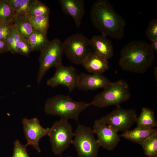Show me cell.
<instances>
[{
	"instance_id": "cell-1",
	"label": "cell",
	"mask_w": 157,
	"mask_h": 157,
	"mask_svg": "<svg viewBox=\"0 0 157 157\" xmlns=\"http://www.w3.org/2000/svg\"><path fill=\"white\" fill-rule=\"evenodd\" d=\"M90 15L95 27L101 35L121 39L124 35L126 22L107 0H97L92 5Z\"/></svg>"
},
{
	"instance_id": "cell-2",
	"label": "cell",
	"mask_w": 157,
	"mask_h": 157,
	"mask_svg": "<svg viewBox=\"0 0 157 157\" xmlns=\"http://www.w3.org/2000/svg\"><path fill=\"white\" fill-rule=\"evenodd\" d=\"M154 51L150 44L144 41H132L121 49L119 65L124 70L143 74L152 65Z\"/></svg>"
},
{
	"instance_id": "cell-3",
	"label": "cell",
	"mask_w": 157,
	"mask_h": 157,
	"mask_svg": "<svg viewBox=\"0 0 157 157\" xmlns=\"http://www.w3.org/2000/svg\"><path fill=\"white\" fill-rule=\"evenodd\" d=\"M89 106V103L75 101L69 96L58 94L47 99L44 110L46 114L59 116L61 119H74L78 122L80 114Z\"/></svg>"
},
{
	"instance_id": "cell-4",
	"label": "cell",
	"mask_w": 157,
	"mask_h": 157,
	"mask_svg": "<svg viewBox=\"0 0 157 157\" xmlns=\"http://www.w3.org/2000/svg\"><path fill=\"white\" fill-rule=\"evenodd\" d=\"M131 97L128 84L124 80H120L112 82L97 94L89 104L90 106L101 108L112 105L117 106L129 100Z\"/></svg>"
},
{
	"instance_id": "cell-5",
	"label": "cell",
	"mask_w": 157,
	"mask_h": 157,
	"mask_svg": "<svg viewBox=\"0 0 157 157\" xmlns=\"http://www.w3.org/2000/svg\"><path fill=\"white\" fill-rule=\"evenodd\" d=\"M64 53L63 43L59 39L49 41L47 45L40 51L39 66L37 82L40 84L47 72L51 68L56 67L62 64Z\"/></svg>"
},
{
	"instance_id": "cell-6",
	"label": "cell",
	"mask_w": 157,
	"mask_h": 157,
	"mask_svg": "<svg viewBox=\"0 0 157 157\" xmlns=\"http://www.w3.org/2000/svg\"><path fill=\"white\" fill-rule=\"evenodd\" d=\"M63 43L64 53L69 60L75 65H82L93 51L90 39L81 33L70 35Z\"/></svg>"
},
{
	"instance_id": "cell-7",
	"label": "cell",
	"mask_w": 157,
	"mask_h": 157,
	"mask_svg": "<svg viewBox=\"0 0 157 157\" xmlns=\"http://www.w3.org/2000/svg\"><path fill=\"white\" fill-rule=\"evenodd\" d=\"M90 127L78 123L72 144L78 157H97L101 146Z\"/></svg>"
},
{
	"instance_id": "cell-8",
	"label": "cell",
	"mask_w": 157,
	"mask_h": 157,
	"mask_svg": "<svg viewBox=\"0 0 157 157\" xmlns=\"http://www.w3.org/2000/svg\"><path fill=\"white\" fill-rule=\"evenodd\" d=\"M48 135L53 153L61 155L72 144L74 133L68 120L60 119L55 121L49 128Z\"/></svg>"
},
{
	"instance_id": "cell-9",
	"label": "cell",
	"mask_w": 157,
	"mask_h": 157,
	"mask_svg": "<svg viewBox=\"0 0 157 157\" xmlns=\"http://www.w3.org/2000/svg\"><path fill=\"white\" fill-rule=\"evenodd\" d=\"M137 119L135 109H125L119 105L99 119L118 131L124 132L129 130Z\"/></svg>"
},
{
	"instance_id": "cell-10",
	"label": "cell",
	"mask_w": 157,
	"mask_h": 157,
	"mask_svg": "<svg viewBox=\"0 0 157 157\" xmlns=\"http://www.w3.org/2000/svg\"><path fill=\"white\" fill-rule=\"evenodd\" d=\"M56 68L54 75L47 81L48 85L53 88L64 86L67 88L70 93L77 88L79 75L74 67L65 66L62 64Z\"/></svg>"
},
{
	"instance_id": "cell-11",
	"label": "cell",
	"mask_w": 157,
	"mask_h": 157,
	"mask_svg": "<svg viewBox=\"0 0 157 157\" xmlns=\"http://www.w3.org/2000/svg\"><path fill=\"white\" fill-rule=\"evenodd\" d=\"M24 132L27 143L25 145L31 146L38 152H41L39 147L40 140L48 135L49 128H44L40 124L38 119L24 118L22 120Z\"/></svg>"
},
{
	"instance_id": "cell-12",
	"label": "cell",
	"mask_w": 157,
	"mask_h": 157,
	"mask_svg": "<svg viewBox=\"0 0 157 157\" xmlns=\"http://www.w3.org/2000/svg\"><path fill=\"white\" fill-rule=\"evenodd\" d=\"M93 127V131L97 135V139L101 146L110 151L117 147L120 137L117 131L100 119L95 120Z\"/></svg>"
},
{
	"instance_id": "cell-13",
	"label": "cell",
	"mask_w": 157,
	"mask_h": 157,
	"mask_svg": "<svg viewBox=\"0 0 157 157\" xmlns=\"http://www.w3.org/2000/svg\"><path fill=\"white\" fill-rule=\"evenodd\" d=\"M112 82L102 74H87L81 73L78 75L77 88L83 91L104 89Z\"/></svg>"
},
{
	"instance_id": "cell-14",
	"label": "cell",
	"mask_w": 157,
	"mask_h": 157,
	"mask_svg": "<svg viewBox=\"0 0 157 157\" xmlns=\"http://www.w3.org/2000/svg\"><path fill=\"white\" fill-rule=\"evenodd\" d=\"M62 11L72 17L77 27L80 26L85 10L83 0H59Z\"/></svg>"
},
{
	"instance_id": "cell-15",
	"label": "cell",
	"mask_w": 157,
	"mask_h": 157,
	"mask_svg": "<svg viewBox=\"0 0 157 157\" xmlns=\"http://www.w3.org/2000/svg\"><path fill=\"white\" fill-rule=\"evenodd\" d=\"M108 60L92 51L85 60L82 65L90 73L102 74L109 69Z\"/></svg>"
},
{
	"instance_id": "cell-16",
	"label": "cell",
	"mask_w": 157,
	"mask_h": 157,
	"mask_svg": "<svg viewBox=\"0 0 157 157\" xmlns=\"http://www.w3.org/2000/svg\"><path fill=\"white\" fill-rule=\"evenodd\" d=\"M102 35L93 36L90 42L93 51L108 60L113 55L112 42Z\"/></svg>"
},
{
	"instance_id": "cell-17",
	"label": "cell",
	"mask_w": 157,
	"mask_h": 157,
	"mask_svg": "<svg viewBox=\"0 0 157 157\" xmlns=\"http://www.w3.org/2000/svg\"><path fill=\"white\" fill-rule=\"evenodd\" d=\"M156 134L157 130L156 128L144 129L136 127L133 130L123 132L120 136L141 145L148 138Z\"/></svg>"
},
{
	"instance_id": "cell-18",
	"label": "cell",
	"mask_w": 157,
	"mask_h": 157,
	"mask_svg": "<svg viewBox=\"0 0 157 157\" xmlns=\"http://www.w3.org/2000/svg\"><path fill=\"white\" fill-rule=\"evenodd\" d=\"M136 122V127L142 129H151L157 126L154 111L147 107L142 108L140 114L137 117Z\"/></svg>"
},
{
	"instance_id": "cell-19",
	"label": "cell",
	"mask_w": 157,
	"mask_h": 157,
	"mask_svg": "<svg viewBox=\"0 0 157 157\" xmlns=\"http://www.w3.org/2000/svg\"><path fill=\"white\" fill-rule=\"evenodd\" d=\"M12 24L22 37L25 39H28L33 29L29 19L25 14L16 15Z\"/></svg>"
},
{
	"instance_id": "cell-20",
	"label": "cell",
	"mask_w": 157,
	"mask_h": 157,
	"mask_svg": "<svg viewBox=\"0 0 157 157\" xmlns=\"http://www.w3.org/2000/svg\"><path fill=\"white\" fill-rule=\"evenodd\" d=\"M27 39L31 45L32 51H40L49 41L47 34L34 29Z\"/></svg>"
},
{
	"instance_id": "cell-21",
	"label": "cell",
	"mask_w": 157,
	"mask_h": 157,
	"mask_svg": "<svg viewBox=\"0 0 157 157\" xmlns=\"http://www.w3.org/2000/svg\"><path fill=\"white\" fill-rule=\"evenodd\" d=\"M16 15L6 0H0V20L5 24L9 25L13 21Z\"/></svg>"
},
{
	"instance_id": "cell-22",
	"label": "cell",
	"mask_w": 157,
	"mask_h": 157,
	"mask_svg": "<svg viewBox=\"0 0 157 157\" xmlns=\"http://www.w3.org/2000/svg\"><path fill=\"white\" fill-rule=\"evenodd\" d=\"M29 19L33 29L47 34L49 25V15L34 16Z\"/></svg>"
},
{
	"instance_id": "cell-23",
	"label": "cell",
	"mask_w": 157,
	"mask_h": 157,
	"mask_svg": "<svg viewBox=\"0 0 157 157\" xmlns=\"http://www.w3.org/2000/svg\"><path fill=\"white\" fill-rule=\"evenodd\" d=\"M49 8L41 1L35 0L25 16L28 18L38 16L49 15Z\"/></svg>"
},
{
	"instance_id": "cell-24",
	"label": "cell",
	"mask_w": 157,
	"mask_h": 157,
	"mask_svg": "<svg viewBox=\"0 0 157 157\" xmlns=\"http://www.w3.org/2000/svg\"><path fill=\"white\" fill-rule=\"evenodd\" d=\"M141 145L146 156L157 157V134L148 138Z\"/></svg>"
},
{
	"instance_id": "cell-25",
	"label": "cell",
	"mask_w": 157,
	"mask_h": 157,
	"mask_svg": "<svg viewBox=\"0 0 157 157\" xmlns=\"http://www.w3.org/2000/svg\"><path fill=\"white\" fill-rule=\"evenodd\" d=\"M13 145V152L11 157H30L28 153L27 147L22 144L19 140H16Z\"/></svg>"
},
{
	"instance_id": "cell-26",
	"label": "cell",
	"mask_w": 157,
	"mask_h": 157,
	"mask_svg": "<svg viewBox=\"0 0 157 157\" xmlns=\"http://www.w3.org/2000/svg\"><path fill=\"white\" fill-rule=\"evenodd\" d=\"M146 35L151 42L157 40V18L150 22L146 32Z\"/></svg>"
},
{
	"instance_id": "cell-27",
	"label": "cell",
	"mask_w": 157,
	"mask_h": 157,
	"mask_svg": "<svg viewBox=\"0 0 157 157\" xmlns=\"http://www.w3.org/2000/svg\"><path fill=\"white\" fill-rule=\"evenodd\" d=\"M17 49V53L27 57L32 51L31 45L28 39L23 37L18 45Z\"/></svg>"
},
{
	"instance_id": "cell-28",
	"label": "cell",
	"mask_w": 157,
	"mask_h": 157,
	"mask_svg": "<svg viewBox=\"0 0 157 157\" xmlns=\"http://www.w3.org/2000/svg\"><path fill=\"white\" fill-rule=\"evenodd\" d=\"M35 0H22L16 15L26 14L29 11Z\"/></svg>"
},
{
	"instance_id": "cell-29",
	"label": "cell",
	"mask_w": 157,
	"mask_h": 157,
	"mask_svg": "<svg viewBox=\"0 0 157 157\" xmlns=\"http://www.w3.org/2000/svg\"><path fill=\"white\" fill-rule=\"evenodd\" d=\"M8 45L9 51L13 54L17 53V49L16 47L15 42L10 31L9 35L6 41Z\"/></svg>"
},
{
	"instance_id": "cell-30",
	"label": "cell",
	"mask_w": 157,
	"mask_h": 157,
	"mask_svg": "<svg viewBox=\"0 0 157 157\" xmlns=\"http://www.w3.org/2000/svg\"><path fill=\"white\" fill-rule=\"evenodd\" d=\"M10 33V25L4 24L0 28V40L6 41Z\"/></svg>"
},
{
	"instance_id": "cell-31",
	"label": "cell",
	"mask_w": 157,
	"mask_h": 157,
	"mask_svg": "<svg viewBox=\"0 0 157 157\" xmlns=\"http://www.w3.org/2000/svg\"><path fill=\"white\" fill-rule=\"evenodd\" d=\"M22 0H6L11 8L15 13L18 10Z\"/></svg>"
},
{
	"instance_id": "cell-32",
	"label": "cell",
	"mask_w": 157,
	"mask_h": 157,
	"mask_svg": "<svg viewBox=\"0 0 157 157\" xmlns=\"http://www.w3.org/2000/svg\"><path fill=\"white\" fill-rule=\"evenodd\" d=\"M9 51V49L7 42L0 40V53L6 52Z\"/></svg>"
},
{
	"instance_id": "cell-33",
	"label": "cell",
	"mask_w": 157,
	"mask_h": 157,
	"mask_svg": "<svg viewBox=\"0 0 157 157\" xmlns=\"http://www.w3.org/2000/svg\"><path fill=\"white\" fill-rule=\"evenodd\" d=\"M150 44L151 46L152 49L154 51L157 52V40L152 41Z\"/></svg>"
},
{
	"instance_id": "cell-34",
	"label": "cell",
	"mask_w": 157,
	"mask_h": 157,
	"mask_svg": "<svg viewBox=\"0 0 157 157\" xmlns=\"http://www.w3.org/2000/svg\"><path fill=\"white\" fill-rule=\"evenodd\" d=\"M5 24L4 23L1 21L0 20V28L2 27Z\"/></svg>"
},
{
	"instance_id": "cell-35",
	"label": "cell",
	"mask_w": 157,
	"mask_h": 157,
	"mask_svg": "<svg viewBox=\"0 0 157 157\" xmlns=\"http://www.w3.org/2000/svg\"><path fill=\"white\" fill-rule=\"evenodd\" d=\"M4 97H0V99L3 98Z\"/></svg>"
},
{
	"instance_id": "cell-36",
	"label": "cell",
	"mask_w": 157,
	"mask_h": 157,
	"mask_svg": "<svg viewBox=\"0 0 157 157\" xmlns=\"http://www.w3.org/2000/svg\"><path fill=\"white\" fill-rule=\"evenodd\" d=\"M67 157H72L71 156H67Z\"/></svg>"
},
{
	"instance_id": "cell-37",
	"label": "cell",
	"mask_w": 157,
	"mask_h": 157,
	"mask_svg": "<svg viewBox=\"0 0 157 157\" xmlns=\"http://www.w3.org/2000/svg\"><path fill=\"white\" fill-rule=\"evenodd\" d=\"M0 54H1V53H0Z\"/></svg>"
}]
</instances>
